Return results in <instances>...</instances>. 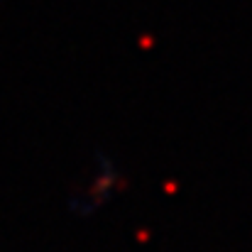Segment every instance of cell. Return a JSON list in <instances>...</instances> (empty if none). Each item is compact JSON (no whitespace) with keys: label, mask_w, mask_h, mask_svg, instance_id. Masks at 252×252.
Here are the masks:
<instances>
[{"label":"cell","mask_w":252,"mask_h":252,"mask_svg":"<svg viewBox=\"0 0 252 252\" xmlns=\"http://www.w3.org/2000/svg\"><path fill=\"white\" fill-rule=\"evenodd\" d=\"M123 174L120 167L110 159L98 155L81 174V181L74 186L71 193V208L79 216H91L95 211H100L105 203H110V198L120 191L123 186Z\"/></svg>","instance_id":"1"}]
</instances>
